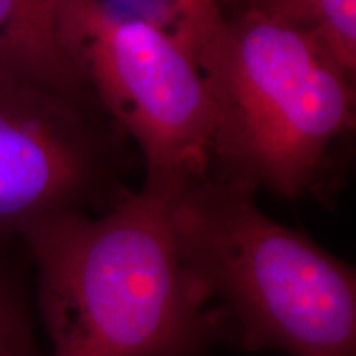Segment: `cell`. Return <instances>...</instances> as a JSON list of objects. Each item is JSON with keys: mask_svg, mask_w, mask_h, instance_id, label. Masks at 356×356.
Masks as SVG:
<instances>
[{"mask_svg": "<svg viewBox=\"0 0 356 356\" xmlns=\"http://www.w3.org/2000/svg\"><path fill=\"white\" fill-rule=\"evenodd\" d=\"M22 239L0 248V356H44L40 351L33 330V310L30 299V259Z\"/></svg>", "mask_w": 356, "mask_h": 356, "instance_id": "8", "label": "cell"}, {"mask_svg": "<svg viewBox=\"0 0 356 356\" xmlns=\"http://www.w3.org/2000/svg\"><path fill=\"white\" fill-rule=\"evenodd\" d=\"M127 140L96 97L0 71V248L44 218L109 210L129 191Z\"/></svg>", "mask_w": 356, "mask_h": 356, "instance_id": "5", "label": "cell"}, {"mask_svg": "<svg viewBox=\"0 0 356 356\" xmlns=\"http://www.w3.org/2000/svg\"><path fill=\"white\" fill-rule=\"evenodd\" d=\"M256 191L208 177L170 200L180 259L248 350L356 356V274L259 210Z\"/></svg>", "mask_w": 356, "mask_h": 356, "instance_id": "3", "label": "cell"}, {"mask_svg": "<svg viewBox=\"0 0 356 356\" xmlns=\"http://www.w3.org/2000/svg\"><path fill=\"white\" fill-rule=\"evenodd\" d=\"M216 2H218V0H216ZM246 2H248V3H249V2H252V0H246Z\"/></svg>", "mask_w": 356, "mask_h": 356, "instance_id": "9", "label": "cell"}, {"mask_svg": "<svg viewBox=\"0 0 356 356\" xmlns=\"http://www.w3.org/2000/svg\"><path fill=\"white\" fill-rule=\"evenodd\" d=\"M269 20L309 33L351 78L356 73V0H252Z\"/></svg>", "mask_w": 356, "mask_h": 356, "instance_id": "7", "label": "cell"}, {"mask_svg": "<svg viewBox=\"0 0 356 356\" xmlns=\"http://www.w3.org/2000/svg\"><path fill=\"white\" fill-rule=\"evenodd\" d=\"M20 239L48 356H197L228 328L180 259L170 200L127 191L101 216L44 218Z\"/></svg>", "mask_w": 356, "mask_h": 356, "instance_id": "1", "label": "cell"}, {"mask_svg": "<svg viewBox=\"0 0 356 356\" xmlns=\"http://www.w3.org/2000/svg\"><path fill=\"white\" fill-rule=\"evenodd\" d=\"M66 55L145 162L142 190L167 200L210 177L215 111L181 43L101 0H53Z\"/></svg>", "mask_w": 356, "mask_h": 356, "instance_id": "4", "label": "cell"}, {"mask_svg": "<svg viewBox=\"0 0 356 356\" xmlns=\"http://www.w3.org/2000/svg\"><path fill=\"white\" fill-rule=\"evenodd\" d=\"M0 71L95 97L58 37L53 0H0Z\"/></svg>", "mask_w": 356, "mask_h": 356, "instance_id": "6", "label": "cell"}, {"mask_svg": "<svg viewBox=\"0 0 356 356\" xmlns=\"http://www.w3.org/2000/svg\"><path fill=\"white\" fill-rule=\"evenodd\" d=\"M173 19L215 111L210 177L287 200L310 193L355 127V78L309 33L251 7L226 19L216 0H173Z\"/></svg>", "mask_w": 356, "mask_h": 356, "instance_id": "2", "label": "cell"}]
</instances>
